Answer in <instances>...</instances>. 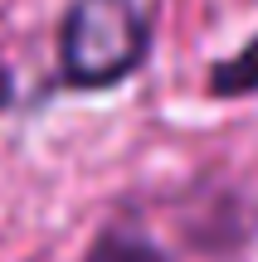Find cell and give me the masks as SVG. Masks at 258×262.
Returning a JSON list of instances; mask_svg holds the SVG:
<instances>
[{
    "instance_id": "6da1fadb",
    "label": "cell",
    "mask_w": 258,
    "mask_h": 262,
    "mask_svg": "<svg viewBox=\"0 0 258 262\" xmlns=\"http://www.w3.org/2000/svg\"><path fill=\"white\" fill-rule=\"evenodd\" d=\"M151 19L142 0H68L58 19V78L64 88H117L146 63Z\"/></svg>"
},
{
    "instance_id": "7a4b0ae2",
    "label": "cell",
    "mask_w": 258,
    "mask_h": 262,
    "mask_svg": "<svg viewBox=\"0 0 258 262\" xmlns=\"http://www.w3.org/2000/svg\"><path fill=\"white\" fill-rule=\"evenodd\" d=\"M78 262H171V253L136 224H107Z\"/></svg>"
},
{
    "instance_id": "3957f363",
    "label": "cell",
    "mask_w": 258,
    "mask_h": 262,
    "mask_svg": "<svg viewBox=\"0 0 258 262\" xmlns=\"http://www.w3.org/2000/svg\"><path fill=\"white\" fill-rule=\"evenodd\" d=\"M205 93L220 97V102H234V97H253L258 93V34L244 39L229 58H220V63L210 68Z\"/></svg>"
},
{
    "instance_id": "277c9868",
    "label": "cell",
    "mask_w": 258,
    "mask_h": 262,
    "mask_svg": "<svg viewBox=\"0 0 258 262\" xmlns=\"http://www.w3.org/2000/svg\"><path fill=\"white\" fill-rule=\"evenodd\" d=\"M10 97H15V78H10V68H0V112L10 107Z\"/></svg>"
}]
</instances>
